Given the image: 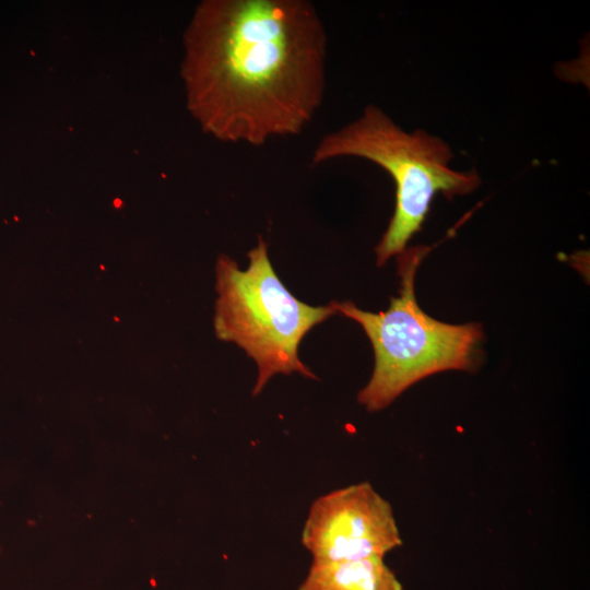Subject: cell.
Instances as JSON below:
<instances>
[{"instance_id": "5", "label": "cell", "mask_w": 590, "mask_h": 590, "mask_svg": "<svg viewBox=\"0 0 590 590\" xmlns=\"http://www.w3.org/2000/svg\"><path fill=\"white\" fill-rule=\"evenodd\" d=\"M302 544L312 563L385 558L402 545L390 503L369 482L319 496L311 504Z\"/></svg>"}, {"instance_id": "1", "label": "cell", "mask_w": 590, "mask_h": 590, "mask_svg": "<svg viewBox=\"0 0 590 590\" xmlns=\"http://www.w3.org/2000/svg\"><path fill=\"white\" fill-rule=\"evenodd\" d=\"M326 59V30L309 1L206 2L189 37L192 109L231 143L298 135L322 104Z\"/></svg>"}, {"instance_id": "6", "label": "cell", "mask_w": 590, "mask_h": 590, "mask_svg": "<svg viewBox=\"0 0 590 590\" xmlns=\"http://www.w3.org/2000/svg\"><path fill=\"white\" fill-rule=\"evenodd\" d=\"M298 590H403L384 558L315 564Z\"/></svg>"}, {"instance_id": "2", "label": "cell", "mask_w": 590, "mask_h": 590, "mask_svg": "<svg viewBox=\"0 0 590 590\" xmlns=\"http://www.w3.org/2000/svg\"><path fill=\"white\" fill-rule=\"evenodd\" d=\"M430 247L417 246L398 255L399 295L385 311L370 312L352 302H331L359 323L374 350L375 365L357 401L369 412L389 406L417 381L446 370L473 373L481 364L480 323L450 324L428 316L414 292L415 273Z\"/></svg>"}, {"instance_id": "4", "label": "cell", "mask_w": 590, "mask_h": 590, "mask_svg": "<svg viewBox=\"0 0 590 590\" xmlns=\"http://www.w3.org/2000/svg\"><path fill=\"white\" fill-rule=\"evenodd\" d=\"M247 256L245 270L226 255L217 259L216 337L237 344L257 364L252 396L278 374L298 373L317 379L299 359L298 345L312 327L337 314L334 308L297 299L276 275L261 236Z\"/></svg>"}, {"instance_id": "3", "label": "cell", "mask_w": 590, "mask_h": 590, "mask_svg": "<svg viewBox=\"0 0 590 590\" xmlns=\"http://www.w3.org/2000/svg\"><path fill=\"white\" fill-rule=\"evenodd\" d=\"M354 156L385 169L396 185L393 215L375 248L377 266L406 249L421 232L435 196H465L481 185L476 170L449 167L450 146L422 129L406 132L381 108L368 105L362 115L341 129L324 134L312 151L311 164Z\"/></svg>"}]
</instances>
